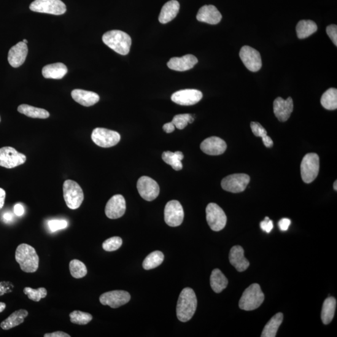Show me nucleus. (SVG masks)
I'll list each match as a JSON object with an SVG mask.
<instances>
[{
    "label": "nucleus",
    "instance_id": "nucleus-54",
    "mask_svg": "<svg viewBox=\"0 0 337 337\" xmlns=\"http://www.w3.org/2000/svg\"><path fill=\"white\" fill-rule=\"evenodd\" d=\"M333 189H334V190H335V191H337V182H336V180H335V182H334Z\"/></svg>",
    "mask_w": 337,
    "mask_h": 337
},
{
    "label": "nucleus",
    "instance_id": "nucleus-32",
    "mask_svg": "<svg viewBox=\"0 0 337 337\" xmlns=\"http://www.w3.org/2000/svg\"><path fill=\"white\" fill-rule=\"evenodd\" d=\"M18 111L32 118L47 119L50 117V113L47 110L28 104H21L19 106Z\"/></svg>",
    "mask_w": 337,
    "mask_h": 337
},
{
    "label": "nucleus",
    "instance_id": "nucleus-3",
    "mask_svg": "<svg viewBox=\"0 0 337 337\" xmlns=\"http://www.w3.org/2000/svg\"><path fill=\"white\" fill-rule=\"evenodd\" d=\"M107 47L121 55H126L130 51L131 39L129 34L120 30L106 32L102 38Z\"/></svg>",
    "mask_w": 337,
    "mask_h": 337
},
{
    "label": "nucleus",
    "instance_id": "nucleus-37",
    "mask_svg": "<svg viewBox=\"0 0 337 337\" xmlns=\"http://www.w3.org/2000/svg\"><path fill=\"white\" fill-rule=\"evenodd\" d=\"M71 323L80 325H85L93 320V316L89 313L74 311L69 314Z\"/></svg>",
    "mask_w": 337,
    "mask_h": 337
},
{
    "label": "nucleus",
    "instance_id": "nucleus-27",
    "mask_svg": "<svg viewBox=\"0 0 337 337\" xmlns=\"http://www.w3.org/2000/svg\"><path fill=\"white\" fill-rule=\"evenodd\" d=\"M28 312L26 310L20 309L11 314L6 320L1 323V328L3 330H8L10 329L17 327L24 322L25 318L28 316Z\"/></svg>",
    "mask_w": 337,
    "mask_h": 337
},
{
    "label": "nucleus",
    "instance_id": "nucleus-48",
    "mask_svg": "<svg viewBox=\"0 0 337 337\" xmlns=\"http://www.w3.org/2000/svg\"><path fill=\"white\" fill-rule=\"evenodd\" d=\"M24 212H25V209H24L22 205L20 204H17L15 205L14 206V212L17 216H21V215H23Z\"/></svg>",
    "mask_w": 337,
    "mask_h": 337
},
{
    "label": "nucleus",
    "instance_id": "nucleus-30",
    "mask_svg": "<svg viewBox=\"0 0 337 337\" xmlns=\"http://www.w3.org/2000/svg\"><path fill=\"white\" fill-rule=\"evenodd\" d=\"M284 319L282 313H277L271 318L261 333V337H276L277 331Z\"/></svg>",
    "mask_w": 337,
    "mask_h": 337
},
{
    "label": "nucleus",
    "instance_id": "nucleus-9",
    "mask_svg": "<svg viewBox=\"0 0 337 337\" xmlns=\"http://www.w3.org/2000/svg\"><path fill=\"white\" fill-rule=\"evenodd\" d=\"M206 219L212 231H222L227 223V216L221 207L215 203H210L206 207Z\"/></svg>",
    "mask_w": 337,
    "mask_h": 337
},
{
    "label": "nucleus",
    "instance_id": "nucleus-12",
    "mask_svg": "<svg viewBox=\"0 0 337 337\" xmlns=\"http://www.w3.org/2000/svg\"><path fill=\"white\" fill-rule=\"evenodd\" d=\"M184 212L179 201L172 200L167 203L164 209V220L169 226L177 227L184 220Z\"/></svg>",
    "mask_w": 337,
    "mask_h": 337
},
{
    "label": "nucleus",
    "instance_id": "nucleus-50",
    "mask_svg": "<svg viewBox=\"0 0 337 337\" xmlns=\"http://www.w3.org/2000/svg\"><path fill=\"white\" fill-rule=\"evenodd\" d=\"M261 138H263L264 144L266 147L270 148L273 146L274 142L272 141L271 137L268 136V135H266V136L261 137Z\"/></svg>",
    "mask_w": 337,
    "mask_h": 337
},
{
    "label": "nucleus",
    "instance_id": "nucleus-1",
    "mask_svg": "<svg viewBox=\"0 0 337 337\" xmlns=\"http://www.w3.org/2000/svg\"><path fill=\"white\" fill-rule=\"evenodd\" d=\"M198 300L195 292L191 288H185L180 292L177 304V317L180 322H186L195 314Z\"/></svg>",
    "mask_w": 337,
    "mask_h": 337
},
{
    "label": "nucleus",
    "instance_id": "nucleus-47",
    "mask_svg": "<svg viewBox=\"0 0 337 337\" xmlns=\"http://www.w3.org/2000/svg\"><path fill=\"white\" fill-rule=\"evenodd\" d=\"M45 337H70L69 335L66 333L63 332V331H55V332L51 333H46L44 335Z\"/></svg>",
    "mask_w": 337,
    "mask_h": 337
},
{
    "label": "nucleus",
    "instance_id": "nucleus-39",
    "mask_svg": "<svg viewBox=\"0 0 337 337\" xmlns=\"http://www.w3.org/2000/svg\"><path fill=\"white\" fill-rule=\"evenodd\" d=\"M194 119L192 115L190 114H182L175 116L172 123L176 128L179 129H183L188 126V123H193Z\"/></svg>",
    "mask_w": 337,
    "mask_h": 337
},
{
    "label": "nucleus",
    "instance_id": "nucleus-25",
    "mask_svg": "<svg viewBox=\"0 0 337 337\" xmlns=\"http://www.w3.org/2000/svg\"><path fill=\"white\" fill-rule=\"evenodd\" d=\"M179 9L180 5L176 0H171L167 2L162 8L159 21L163 24L170 22L176 17Z\"/></svg>",
    "mask_w": 337,
    "mask_h": 337
},
{
    "label": "nucleus",
    "instance_id": "nucleus-46",
    "mask_svg": "<svg viewBox=\"0 0 337 337\" xmlns=\"http://www.w3.org/2000/svg\"><path fill=\"white\" fill-rule=\"evenodd\" d=\"M290 223L291 221L289 219L284 218V219H282L279 222V229L282 231H286L288 230V228H289Z\"/></svg>",
    "mask_w": 337,
    "mask_h": 337
},
{
    "label": "nucleus",
    "instance_id": "nucleus-11",
    "mask_svg": "<svg viewBox=\"0 0 337 337\" xmlns=\"http://www.w3.org/2000/svg\"><path fill=\"white\" fill-rule=\"evenodd\" d=\"M249 176L245 174H234L223 178L221 186L223 190L232 193L243 192L250 182Z\"/></svg>",
    "mask_w": 337,
    "mask_h": 337
},
{
    "label": "nucleus",
    "instance_id": "nucleus-21",
    "mask_svg": "<svg viewBox=\"0 0 337 337\" xmlns=\"http://www.w3.org/2000/svg\"><path fill=\"white\" fill-rule=\"evenodd\" d=\"M196 18L201 22L217 25L222 20V15L213 5H205L199 9Z\"/></svg>",
    "mask_w": 337,
    "mask_h": 337
},
{
    "label": "nucleus",
    "instance_id": "nucleus-17",
    "mask_svg": "<svg viewBox=\"0 0 337 337\" xmlns=\"http://www.w3.org/2000/svg\"><path fill=\"white\" fill-rule=\"evenodd\" d=\"M202 96L201 91L188 89L174 93L171 96V100L181 106H192L200 101Z\"/></svg>",
    "mask_w": 337,
    "mask_h": 337
},
{
    "label": "nucleus",
    "instance_id": "nucleus-36",
    "mask_svg": "<svg viewBox=\"0 0 337 337\" xmlns=\"http://www.w3.org/2000/svg\"><path fill=\"white\" fill-rule=\"evenodd\" d=\"M70 273L75 279H82L86 276L88 270L83 261L77 259L72 260L69 263Z\"/></svg>",
    "mask_w": 337,
    "mask_h": 337
},
{
    "label": "nucleus",
    "instance_id": "nucleus-22",
    "mask_svg": "<svg viewBox=\"0 0 337 337\" xmlns=\"http://www.w3.org/2000/svg\"><path fill=\"white\" fill-rule=\"evenodd\" d=\"M198 59L193 55H186L181 58H172L168 63L169 68L177 71H185L193 68Z\"/></svg>",
    "mask_w": 337,
    "mask_h": 337
},
{
    "label": "nucleus",
    "instance_id": "nucleus-26",
    "mask_svg": "<svg viewBox=\"0 0 337 337\" xmlns=\"http://www.w3.org/2000/svg\"><path fill=\"white\" fill-rule=\"evenodd\" d=\"M67 72V68L65 64L56 63L48 64L42 69L43 76L47 79H62Z\"/></svg>",
    "mask_w": 337,
    "mask_h": 337
},
{
    "label": "nucleus",
    "instance_id": "nucleus-35",
    "mask_svg": "<svg viewBox=\"0 0 337 337\" xmlns=\"http://www.w3.org/2000/svg\"><path fill=\"white\" fill-rule=\"evenodd\" d=\"M164 255L163 253L161 251H155L149 253V255L145 258L142 267L145 270H151L158 268L162 263H163Z\"/></svg>",
    "mask_w": 337,
    "mask_h": 337
},
{
    "label": "nucleus",
    "instance_id": "nucleus-49",
    "mask_svg": "<svg viewBox=\"0 0 337 337\" xmlns=\"http://www.w3.org/2000/svg\"><path fill=\"white\" fill-rule=\"evenodd\" d=\"M175 126L174 124L172 122L165 124L163 126V130L166 132V133H171L172 132L175 130Z\"/></svg>",
    "mask_w": 337,
    "mask_h": 337
},
{
    "label": "nucleus",
    "instance_id": "nucleus-53",
    "mask_svg": "<svg viewBox=\"0 0 337 337\" xmlns=\"http://www.w3.org/2000/svg\"><path fill=\"white\" fill-rule=\"evenodd\" d=\"M5 308H6V304L4 303H0V313L4 312Z\"/></svg>",
    "mask_w": 337,
    "mask_h": 337
},
{
    "label": "nucleus",
    "instance_id": "nucleus-18",
    "mask_svg": "<svg viewBox=\"0 0 337 337\" xmlns=\"http://www.w3.org/2000/svg\"><path fill=\"white\" fill-rule=\"evenodd\" d=\"M293 110V102L291 97L286 100L278 97L274 101V113L279 121L285 122L290 118Z\"/></svg>",
    "mask_w": 337,
    "mask_h": 337
},
{
    "label": "nucleus",
    "instance_id": "nucleus-40",
    "mask_svg": "<svg viewBox=\"0 0 337 337\" xmlns=\"http://www.w3.org/2000/svg\"><path fill=\"white\" fill-rule=\"evenodd\" d=\"M123 240L120 237H113L107 239L102 244V248L107 252L115 251L121 247Z\"/></svg>",
    "mask_w": 337,
    "mask_h": 337
},
{
    "label": "nucleus",
    "instance_id": "nucleus-13",
    "mask_svg": "<svg viewBox=\"0 0 337 337\" xmlns=\"http://www.w3.org/2000/svg\"><path fill=\"white\" fill-rule=\"evenodd\" d=\"M137 191L140 196L147 201H152L160 194V186L155 180L147 176L140 177L137 183Z\"/></svg>",
    "mask_w": 337,
    "mask_h": 337
},
{
    "label": "nucleus",
    "instance_id": "nucleus-15",
    "mask_svg": "<svg viewBox=\"0 0 337 337\" xmlns=\"http://www.w3.org/2000/svg\"><path fill=\"white\" fill-rule=\"evenodd\" d=\"M239 56L249 71H259L261 67V59L260 53L258 51L249 46H244L240 51Z\"/></svg>",
    "mask_w": 337,
    "mask_h": 337
},
{
    "label": "nucleus",
    "instance_id": "nucleus-20",
    "mask_svg": "<svg viewBox=\"0 0 337 337\" xmlns=\"http://www.w3.org/2000/svg\"><path fill=\"white\" fill-rule=\"evenodd\" d=\"M28 52V47L23 42H19L13 46L11 48L8 56V60L10 65L13 67H18L22 65L25 63Z\"/></svg>",
    "mask_w": 337,
    "mask_h": 337
},
{
    "label": "nucleus",
    "instance_id": "nucleus-16",
    "mask_svg": "<svg viewBox=\"0 0 337 337\" xmlns=\"http://www.w3.org/2000/svg\"><path fill=\"white\" fill-rule=\"evenodd\" d=\"M126 209L125 199L122 195L117 194L107 202L105 207V214L109 219H117L125 214Z\"/></svg>",
    "mask_w": 337,
    "mask_h": 337
},
{
    "label": "nucleus",
    "instance_id": "nucleus-23",
    "mask_svg": "<svg viewBox=\"0 0 337 337\" xmlns=\"http://www.w3.org/2000/svg\"><path fill=\"white\" fill-rule=\"evenodd\" d=\"M229 261L237 271L241 272L246 271L250 263L244 257V250L240 245H235L232 247L229 253Z\"/></svg>",
    "mask_w": 337,
    "mask_h": 337
},
{
    "label": "nucleus",
    "instance_id": "nucleus-24",
    "mask_svg": "<svg viewBox=\"0 0 337 337\" xmlns=\"http://www.w3.org/2000/svg\"><path fill=\"white\" fill-rule=\"evenodd\" d=\"M71 96L78 103L86 107L93 106L99 101L98 94L92 91L79 90V89L72 91Z\"/></svg>",
    "mask_w": 337,
    "mask_h": 337
},
{
    "label": "nucleus",
    "instance_id": "nucleus-14",
    "mask_svg": "<svg viewBox=\"0 0 337 337\" xmlns=\"http://www.w3.org/2000/svg\"><path fill=\"white\" fill-rule=\"evenodd\" d=\"M131 295L125 290H113L102 293L99 301L103 306H108L113 309L119 308L130 301Z\"/></svg>",
    "mask_w": 337,
    "mask_h": 337
},
{
    "label": "nucleus",
    "instance_id": "nucleus-42",
    "mask_svg": "<svg viewBox=\"0 0 337 337\" xmlns=\"http://www.w3.org/2000/svg\"><path fill=\"white\" fill-rule=\"evenodd\" d=\"M250 127H251L252 133L255 136L263 137L268 135V133L260 123L257 122H252L250 123Z\"/></svg>",
    "mask_w": 337,
    "mask_h": 337
},
{
    "label": "nucleus",
    "instance_id": "nucleus-29",
    "mask_svg": "<svg viewBox=\"0 0 337 337\" xmlns=\"http://www.w3.org/2000/svg\"><path fill=\"white\" fill-rule=\"evenodd\" d=\"M336 300L333 296L325 299L323 304L321 319L323 324L328 325L332 321L335 315Z\"/></svg>",
    "mask_w": 337,
    "mask_h": 337
},
{
    "label": "nucleus",
    "instance_id": "nucleus-56",
    "mask_svg": "<svg viewBox=\"0 0 337 337\" xmlns=\"http://www.w3.org/2000/svg\"><path fill=\"white\" fill-rule=\"evenodd\" d=\"M0 122H1V117H0Z\"/></svg>",
    "mask_w": 337,
    "mask_h": 337
},
{
    "label": "nucleus",
    "instance_id": "nucleus-41",
    "mask_svg": "<svg viewBox=\"0 0 337 337\" xmlns=\"http://www.w3.org/2000/svg\"><path fill=\"white\" fill-rule=\"evenodd\" d=\"M48 228L51 232H56L67 227V222L65 220H51L48 222Z\"/></svg>",
    "mask_w": 337,
    "mask_h": 337
},
{
    "label": "nucleus",
    "instance_id": "nucleus-33",
    "mask_svg": "<svg viewBox=\"0 0 337 337\" xmlns=\"http://www.w3.org/2000/svg\"><path fill=\"white\" fill-rule=\"evenodd\" d=\"M162 158L166 164L171 166L175 171H180L182 169L181 161L184 159V155L182 152H164L163 155H162Z\"/></svg>",
    "mask_w": 337,
    "mask_h": 337
},
{
    "label": "nucleus",
    "instance_id": "nucleus-44",
    "mask_svg": "<svg viewBox=\"0 0 337 337\" xmlns=\"http://www.w3.org/2000/svg\"><path fill=\"white\" fill-rule=\"evenodd\" d=\"M14 288V285L10 282L3 281L0 282V296L4 295L5 293L12 292Z\"/></svg>",
    "mask_w": 337,
    "mask_h": 337
},
{
    "label": "nucleus",
    "instance_id": "nucleus-55",
    "mask_svg": "<svg viewBox=\"0 0 337 337\" xmlns=\"http://www.w3.org/2000/svg\"><path fill=\"white\" fill-rule=\"evenodd\" d=\"M23 42L24 43H26H26H28V40H26L25 39V40H23Z\"/></svg>",
    "mask_w": 337,
    "mask_h": 337
},
{
    "label": "nucleus",
    "instance_id": "nucleus-4",
    "mask_svg": "<svg viewBox=\"0 0 337 337\" xmlns=\"http://www.w3.org/2000/svg\"><path fill=\"white\" fill-rule=\"evenodd\" d=\"M264 296L260 285L253 284L245 290L239 303V308L245 311H251L259 307L264 303Z\"/></svg>",
    "mask_w": 337,
    "mask_h": 337
},
{
    "label": "nucleus",
    "instance_id": "nucleus-51",
    "mask_svg": "<svg viewBox=\"0 0 337 337\" xmlns=\"http://www.w3.org/2000/svg\"><path fill=\"white\" fill-rule=\"evenodd\" d=\"M5 198H6V192L4 189L0 188V210L4 206Z\"/></svg>",
    "mask_w": 337,
    "mask_h": 337
},
{
    "label": "nucleus",
    "instance_id": "nucleus-52",
    "mask_svg": "<svg viewBox=\"0 0 337 337\" xmlns=\"http://www.w3.org/2000/svg\"><path fill=\"white\" fill-rule=\"evenodd\" d=\"M3 219H4V222L6 223L12 222L13 219V215L12 213L10 212L5 213L4 216H3Z\"/></svg>",
    "mask_w": 337,
    "mask_h": 337
},
{
    "label": "nucleus",
    "instance_id": "nucleus-38",
    "mask_svg": "<svg viewBox=\"0 0 337 337\" xmlns=\"http://www.w3.org/2000/svg\"><path fill=\"white\" fill-rule=\"evenodd\" d=\"M23 292L30 300L34 302H40L41 299L44 298L47 296V290L45 288H39L38 289H33L30 287H25L23 289Z\"/></svg>",
    "mask_w": 337,
    "mask_h": 337
},
{
    "label": "nucleus",
    "instance_id": "nucleus-2",
    "mask_svg": "<svg viewBox=\"0 0 337 337\" xmlns=\"http://www.w3.org/2000/svg\"><path fill=\"white\" fill-rule=\"evenodd\" d=\"M15 258L20 268L26 273H34L39 268V257L34 248L28 244L19 245L16 250Z\"/></svg>",
    "mask_w": 337,
    "mask_h": 337
},
{
    "label": "nucleus",
    "instance_id": "nucleus-6",
    "mask_svg": "<svg viewBox=\"0 0 337 337\" xmlns=\"http://www.w3.org/2000/svg\"><path fill=\"white\" fill-rule=\"evenodd\" d=\"M320 169V159L316 153H308L304 156L301 165L303 181L310 184L316 179Z\"/></svg>",
    "mask_w": 337,
    "mask_h": 337
},
{
    "label": "nucleus",
    "instance_id": "nucleus-10",
    "mask_svg": "<svg viewBox=\"0 0 337 337\" xmlns=\"http://www.w3.org/2000/svg\"><path fill=\"white\" fill-rule=\"evenodd\" d=\"M26 161V156L12 147L0 148V166L12 169L22 165Z\"/></svg>",
    "mask_w": 337,
    "mask_h": 337
},
{
    "label": "nucleus",
    "instance_id": "nucleus-5",
    "mask_svg": "<svg viewBox=\"0 0 337 337\" xmlns=\"http://www.w3.org/2000/svg\"><path fill=\"white\" fill-rule=\"evenodd\" d=\"M63 190L67 207L72 210L79 208L84 200V193L81 186L74 180H66L64 182Z\"/></svg>",
    "mask_w": 337,
    "mask_h": 337
},
{
    "label": "nucleus",
    "instance_id": "nucleus-43",
    "mask_svg": "<svg viewBox=\"0 0 337 337\" xmlns=\"http://www.w3.org/2000/svg\"><path fill=\"white\" fill-rule=\"evenodd\" d=\"M326 31L329 38L336 47L337 46V26L336 25H331L327 26Z\"/></svg>",
    "mask_w": 337,
    "mask_h": 337
},
{
    "label": "nucleus",
    "instance_id": "nucleus-7",
    "mask_svg": "<svg viewBox=\"0 0 337 337\" xmlns=\"http://www.w3.org/2000/svg\"><path fill=\"white\" fill-rule=\"evenodd\" d=\"M29 9L34 12L61 15L66 12V6L61 0H34Z\"/></svg>",
    "mask_w": 337,
    "mask_h": 337
},
{
    "label": "nucleus",
    "instance_id": "nucleus-31",
    "mask_svg": "<svg viewBox=\"0 0 337 337\" xmlns=\"http://www.w3.org/2000/svg\"><path fill=\"white\" fill-rule=\"evenodd\" d=\"M316 23L312 20H301L296 26V34L299 39H307L317 31Z\"/></svg>",
    "mask_w": 337,
    "mask_h": 337
},
{
    "label": "nucleus",
    "instance_id": "nucleus-45",
    "mask_svg": "<svg viewBox=\"0 0 337 337\" xmlns=\"http://www.w3.org/2000/svg\"><path fill=\"white\" fill-rule=\"evenodd\" d=\"M260 226L261 230L267 233H270L274 228L273 222L268 217H266L264 220L261 221Z\"/></svg>",
    "mask_w": 337,
    "mask_h": 337
},
{
    "label": "nucleus",
    "instance_id": "nucleus-8",
    "mask_svg": "<svg viewBox=\"0 0 337 337\" xmlns=\"http://www.w3.org/2000/svg\"><path fill=\"white\" fill-rule=\"evenodd\" d=\"M91 139L98 146L108 148L118 144L120 141L121 136L117 131L106 128H97L93 131Z\"/></svg>",
    "mask_w": 337,
    "mask_h": 337
},
{
    "label": "nucleus",
    "instance_id": "nucleus-34",
    "mask_svg": "<svg viewBox=\"0 0 337 337\" xmlns=\"http://www.w3.org/2000/svg\"><path fill=\"white\" fill-rule=\"evenodd\" d=\"M321 104L325 109L335 110L337 108V90L330 88L323 94L321 98Z\"/></svg>",
    "mask_w": 337,
    "mask_h": 337
},
{
    "label": "nucleus",
    "instance_id": "nucleus-28",
    "mask_svg": "<svg viewBox=\"0 0 337 337\" xmlns=\"http://www.w3.org/2000/svg\"><path fill=\"white\" fill-rule=\"evenodd\" d=\"M210 283H211V286L214 292L219 293L227 287L228 280L220 270L215 269L212 272L211 277H210Z\"/></svg>",
    "mask_w": 337,
    "mask_h": 337
},
{
    "label": "nucleus",
    "instance_id": "nucleus-19",
    "mask_svg": "<svg viewBox=\"0 0 337 337\" xmlns=\"http://www.w3.org/2000/svg\"><path fill=\"white\" fill-rule=\"evenodd\" d=\"M201 149L206 155L218 156L222 155L227 149V144L220 137L213 136L204 140L201 144Z\"/></svg>",
    "mask_w": 337,
    "mask_h": 337
}]
</instances>
